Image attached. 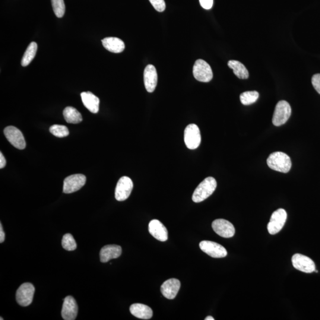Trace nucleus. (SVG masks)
I'll return each mask as SVG.
<instances>
[{"label":"nucleus","mask_w":320,"mask_h":320,"mask_svg":"<svg viewBox=\"0 0 320 320\" xmlns=\"http://www.w3.org/2000/svg\"><path fill=\"white\" fill-rule=\"evenodd\" d=\"M202 7L206 9H210L213 5L214 0H199Z\"/></svg>","instance_id":"31"},{"label":"nucleus","mask_w":320,"mask_h":320,"mask_svg":"<svg viewBox=\"0 0 320 320\" xmlns=\"http://www.w3.org/2000/svg\"><path fill=\"white\" fill-rule=\"evenodd\" d=\"M1 320H3V318H1Z\"/></svg>","instance_id":"35"},{"label":"nucleus","mask_w":320,"mask_h":320,"mask_svg":"<svg viewBox=\"0 0 320 320\" xmlns=\"http://www.w3.org/2000/svg\"><path fill=\"white\" fill-rule=\"evenodd\" d=\"M292 262L295 268L304 273H312L316 270L315 262L309 257L301 254H296L293 256Z\"/></svg>","instance_id":"12"},{"label":"nucleus","mask_w":320,"mask_h":320,"mask_svg":"<svg viewBox=\"0 0 320 320\" xmlns=\"http://www.w3.org/2000/svg\"><path fill=\"white\" fill-rule=\"evenodd\" d=\"M312 84L316 90L320 94V74H316L313 75Z\"/></svg>","instance_id":"30"},{"label":"nucleus","mask_w":320,"mask_h":320,"mask_svg":"<svg viewBox=\"0 0 320 320\" xmlns=\"http://www.w3.org/2000/svg\"><path fill=\"white\" fill-rule=\"evenodd\" d=\"M82 103L86 108L93 113H97L99 110L100 100L99 98L90 91L81 93Z\"/></svg>","instance_id":"19"},{"label":"nucleus","mask_w":320,"mask_h":320,"mask_svg":"<svg viewBox=\"0 0 320 320\" xmlns=\"http://www.w3.org/2000/svg\"><path fill=\"white\" fill-rule=\"evenodd\" d=\"M37 45L36 42H31L27 47V48L24 53L23 58L21 59V65L26 66L30 64L33 61L36 54Z\"/></svg>","instance_id":"24"},{"label":"nucleus","mask_w":320,"mask_h":320,"mask_svg":"<svg viewBox=\"0 0 320 320\" xmlns=\"http://www.w3.org/2000/svg\"><path fill=\"white\" fill-rule=\"evenodd\" d=\"M199 247L202 252L212 258H223L227 255V250L223 246L211 241H202Z\"/></svg>","instance_id":"10"},{"label":"nucleus","mask_w":320,"mask_h":320,"mask_svg":"<svg viewBox=\"0 0 320 320\" xmlns=\"http://www.w3.org/2000/svg\"><path fill=\"white\" fill-rule=\"evenodd\" d=\"M34 291L33 285L30 283L22 284L16 292V301L19 305L27 307L32 303Z\"/></svg>","instance_id":"8"},{"label":"nucleus","mask_w":320,"mask_h":320,"mask_svg":"<svg viewBox=\"0 0 320 320\" xmlns=\"http://www.w3.org/2000/svg\"><path fill=\"white\" fill-rule=\"evenodd\" d=\"M86 182V177L83 174H72L65 179L63 192L68 194L79 191Z\"/></svg>","instance_id":"7"},{"label":"nucleus","mask_w":320,"mask_h":320,"mask_svg":"<svg viewBox=\"0 0 320 320\" xmlns=\"http://www.w3.org/2000/svg\"><path fill=\"white\" fill-rule=\"evenodd\" d=\"M153 7L158 12H163L166 9L164 0H149Z\"/></svg>","instance_id":"29"},{"label":"nucleus","mask_w":320,"mask_h":320,"mask_svg":"<svg viewBox=\"0 0 320 320\" xmlns=\"http://www.w3.org/2000/svg\"><path fill=\"white\" fill-rule=\"evenodd\" d=\"M50 132L56 137L64 138L69 134V130L66 126L61 125H54L50 126Z\"/></svg>","instance_id":"26"},{"label":"nucleus","mask_w":320,"mask_h":320,"mask_svg":"<svg viewBox=\"0 0 320 320\" xmlns=\"http://www.w3.org/2000/svg\"><path fill=\"white\" fill-rule=\"evenodd\" d=\"M148 230L151 235L153 236L155 239L160 241V242H166L167 240V230L160 221L153 220L150 221L149 224Z\"/></svg>","instance_id":"17"},{"label":"nucleus","mask_w":320,"mask_h":320,"mask_svg":"<svg viewBox=\"0 0 320 320\" xmlns=\"http://www.w3.org/2000/svg\"><path fill=\"white\" fill-rule=\"evenodd\" d=\"M4 134L7 140L15 148L18 150H23L26 148V144L24 136L17 128L12 126H7L4 130Z\"/></svg>","instance_id":"9"},{"label":"nucleus","mask_w":320,"mask_h":320,"mask_svg":"<svg viewBox=\"0 0 320 320\" xmlns=\"http://www.w3.org/2000/svg\"><path fill=\"white\" fill-rule=\"evenodd\" d=\"M180 288V282L177 279H170L161 285V292L167 299H175Z\"/></svg>","instance_id":"16"},{"label":"nucleus","mask_w":320,"mask_h":320,"mask_svg":"<svg viewBox=\"0 0 320 320\" xmlns=\"http://www.w3.org/2000/svg\"><path fill=\"white\" fill-rule=\"evenodd\" d=\"M78 306L75 299L71 296H68L64 300L61 315L65 320H74L78 314Z\"/></svg>","instance_id":"14"},{"label":"nucleus","mask_w":320,"mask_h":320,"mask_svg":"<svg viewBox=\"0 0 320 320\" xmlns=\"http://www.w3.org/2000/svg\"><path fill=\"white\" fill-rule=\"evenodd\" d=\"M104 48L109 52L118 53L125 49V43L118 37H109L101 40Z\"/></svg>","instance_id":"21"},{"label":"nucleus","mask_w":320,"mask_h":320,"mask_svg":"<svg viewBox=\"0 0 320 320\" xmlns=\"http://www.w3.org/2000/svg\"><path fill=\"white\" fill-rule=\"evenodd\" d=\"M228 65L231 69H233L234 74L240 79H247L249 78V71L242 63L236 61V60H231L228 62Z\"/></svg>","instance_id":"23"},{"label":"nucleus","mask_w":320,"mask_h":320,"mask_svg":"<svg viewBox=\"0 0 320 320\" xmlns=\"http://www.w3.org/2000/svg\"><path fill=\"white\" fill-rule=\"evenodd\" d=\"M130 312L136 318L143 319L149 320L153 317V310L150 307L142 304H134L130 307Z\"/></svg>","instance_id":"20"},{"label":"nucleus","mask_w":320,"mask_h":320,"mask_svg":"<svg viewBox=\"0 0 320 320\" xmlns=\"http://www.w3.org/2000/svg\"><path fill=\"white\" fill-rule=\"evenodd\" d=\"M132 180L127 176H123L119 180L115 189V198L118 201H124L129 198L133 189Z\"/></svg>","instance_id":"11"},{"label":"nucleus","mask_w":320,"mask_h":320,"mask_svg":"<svg viewBox=\"0 0 320 320\" xmlns=\"http://www.w3.org/2000/svg\"><path fill=\"white\" fill-rule=\"evenodd\" d=\"M6 160L2 153H0V168L2 169L5 166Z\"/></svg>","instance_id":"33"},{"label":"nucleus","mask_w":320,"mask_h":320,"mask_svg":"<svg viewBox=\"0 0 320 320\" xmlns=\"http://www.w3.org/2000/svg\"><path fill=\"white\" fill-rule=\"evenodd\" d=\"M144 80L145 88L149 93H153L156 89L158 76L156 68L153 65H148L144 69Z\"/></svg>","instance_id":"15"},{"label":"nucleus","mask_w":320,"mask_h":320,"mask_svg":"<svg viewBox=\"0 0 320 320\" xmlns=\"http://www.w3.org/2000/svg\"><path fill=\"white\" fill-rule=\"evenodd\" d=\"M291 115V107L287 101H279L276 106L272 122L276 126L285 124L289 119Z\"/></svg>","instance_id":"3"},{"label":"nucleus","mask_w":320,"mask_h":320,"mask_svg":"<svg viewBox=\"0 0 320 320\" xmlns=\"http://www.w3.org/2000/svg\"><path fill=\"white\" fill-rule=\"evenodd\" d=\"M287 219V213L284 209H278L272 214L270 222L268 225V230L271 235L280 233Z\"/></svg>","instance_id":"5"},{"label":"nucleus","mask_w":320,"mask_h":320,"mask_svg":"<svg viewBox=\"0 0 320 320\" xmlns=\"http://www.w3.org/2000/svg\"><path fill=\"white\" fill-rule=\"evenodd\" d=\"M121 254V247L117 245L105 246L100 250V261L102 263H106L110 260L118 258Z\"/></svg>","instance_id":"18"},{"label":"nucleus","mask_w":320,"mask_h":320,"mask_svg":"<svg viewBox=\"0 0 320 320\" xmlns=\"http://www.w3.org/2000/svg\"><path fill=\"white\" fill-rule=\"evenodd\" d=\"M53 10L56 16L61 18L64 16L65 11V5L64 0H51Z\"/></svg>","instance_id":"28"},{"label":"nucleus","mask_w":320,"mask_h":320,"mask_svg":"<svg viewBox=\"0 0 320 320\" xmlns=\"http://www.w3.org/2000/svg\"><path fill=\"white\" fill-rule=\"evenodd\" d=\"M63 115L66 121L69 123L77 124L82 120L81 114L73 107L68 106L63 111Z\"/></svg>","instance_id":"22"},{"label":"nucleus","mask_w":320,"mask_h":320,"mask_svg":"<svg viewBox=\"0 0 320 320\" xmlns=\"http://www.w3.org/2000/svg\"><path fill=\"white\" fill-rule=\"evenodd\" d=\"M212 227L218 235L224 238H231L235 234V228L229 221L218 219L213 221Z\"/></svg>","instance_id":"13"},{"label":"nucleus","mask_w":320,"mask_h":320,"mask_svg":"<svg viewBox=\"0 0 320 320\" xmlns=\"http://www.w3.org/2000/svg\"><path fill=\"white\" fill-rule=\"evenodd\" d=\"M217 183L214 177H209L202 181L196 188L192 196V200L199 203L205 200L214 192Z\"/></svg>","instance_id":"2"},{"label":"nucleus","mask_w":320,"mask_h":320,"mask_svg":"<svg viewBox=\"0 0 320 320\" xmlns=\"http://www.w3.org/2000/svg\"><path fill=\"white\" fill-rule=\"evenodd\" d=\"M62 246L63 248L67 251H74L77 248V243H76L73 236L70 234H66L63 237Z\"/></svg>","instance_id":"27"},{"label":"nucleus","mask_w":320,"mask_h":320,"mask_svg":"<svg viewBox=\"0 0 320 320\" xmlns=\"http://www.w3.org/2000/svg\"><path fill=\"white\" fill-rule=\"evenodd\" d=\"M259 97V94L256 91H250L244 92L240 95L241 102L244 105H250L256 102Z\"/></svg>","instance_id":"25"},{"label":"nucleus","mask_w":320,"mask_h":320,"mask_svg":"<svg viewBox=\"0 0 320 320\" xmlns=\"http://www.w3.org/2000/svg\"><path fill=\"white\" fill-rule=\"evenodd\" d=\"M193 74L196 80L203 82H208L213 78V72L208 63L203 59H198L193 68Z\"/></svg>","instance_id":"4"},{"label":"nucleus","mask_w":320,"mask_h":320,"mask_svg":"<svg viewBox=\"0 0 320 320\" xmlns=\"http://www.w3.org/2000/svg\"><path fill=\"white\" fill-rule=\"evenodd\" d=\"M205 320H214L215 319L212 318V316H208L207 318H206Z\"/></svg>","instance_id":"34"},{"label":"nucleus","mask_w":320,"mask_h":320,"mask_svg":"<svg viewBox=\"0 0 320 320\" xmlns=\"http://www.w3.org/2000/svg\"><path fill=\"white\" fill-rule=\"evenodd\" d=\"M5 240V233L4 231H3L2 226L1 223L0 224V243H2L4 242Z\"/></svg>","instance_id":"32"},{"label":"nucleus","mask_w":320,"mask_h":320,"mask_svg":"<svg viewBox=\"0 0 320 320\" xmlns=\"http://www.w3.org/2000/svg\"><path fill=\"white\" fill-rule=\"evenodd\" d=\"M185 142L186 147L190 150H195L199 147L201 142L200 130L195 124H190L185 130Z\"/></svg>","instance_id":"6"},{"label":"nucleus","mask_w":320,"mask_h":320,"mask_svg":"<svg viewBox=\"0 0 320 320\" xmlns=\"http://www.w3.org/2000/svg\"><path fill=\"white\" fill-rule=\"evenodd\" d=\"M267 164L271 169L284 173L289 172L292 167L290 157L280 151L272 153L268 158Z\"/></svg>","instance_id":"1"}]
</instances>
